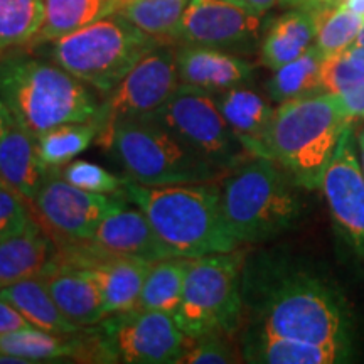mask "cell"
I'll use <instances>...</instances> for the list:
<instances>
[{
  "instance_id": "obj_1",
  "label": "cell",
  "mask_w": 364,
  "mask_h": 364,
  "mask_svg": "<svg viewBox=\"0 0 364 364\" xmlns=\"http://www.w3.org/2000/svg\"><path fill=\"white\" fill-rule=\"evenodd\" d=\"M241 295L248 329L354 348V317L344 292L300 258L282 252L245 257Z\"/></svg>"
},
{
  "instance_id": "obj_2",
  "label": "cell",
  "mask_w": 364,
  "mask_h": 364,
  "mask_svg": "<svg viewBox=\"0 0 364 364\" xmlns=\"http://www.w3.org/2000/svg\"><path fill=\"white\" fill-rule=\"evenodd\" d=\"M0 95L16 124L36 139L58 125L93 120L102 105L65 68L22 51L0 58Z\"/></svg>"
},
{
  "instance_id": "obj_3",
  "label": "cell",
  "mask_w": 364,
  "mask_h": 364,
  "mask_svg": "<svg viewBox=\"0 0 364 364\" xmlns=\"http://www.w3.org/2000/svg\"><path fill=\"white\" fill-rule=\"evenodd\" d=\"M351 122L326 91L280 103L263 136L262 157L279 164L302 189H318Z\"/></svg>"
},
{
  "instance_id": "obj_4",
  "label": "cell",
  "mask_w": 364,
  "mask_h": 364,
  "mask_svg": "<svg viewBox=\"0 0 364 364\" xmlns=\"http://www.w3.org/2000/svg\"><path fill=\"white\" fill-rule=\"evenodd\" d=\"M124 196L147 215L177 257L198 258L240 247L226 226L218 181L150 188L127 179Z\"/></svg>"
},
{
  "instance_id": "obj_5",
  "label": "cell",
  "mask_w": 364,
  "mask_h": 364,
  "mask_svg": "<svg viewBox=\"0 0 364 364\" xmlns=\"http://www.w3.org/2000/svg\"><path fill=\"white\" fill-rule=\"evenodd\" d=\"M221 208L240 245L265 243L297 225L304 203L292 177L267 157H252L221 179Z\"/></svg>"
},
{
  "instance_id": "obj_6",
  "label": "cell",
  "mask_w": 364,
  "mask_h": 364,
  "mask_svg": "<svg viewBox=\"0 0 364 364\" xmlns=\"http://www.w3.org/2000/svg\"><path fill=\"white\" fill-rule=\"evenodd\" d=\"M97 142L135 184L157 188L225 177L150 115L115 122L98 135Z\"/></svg>"
},
{
  "instance_id": "obj_7",
  "label": "cell",
  "mask_w": 364,
  "mask_h": 364,
  "mask_svg": "<svg viewBox=\"0 0 364 364\" xmlns=\"http://www.w3.org/2000/svg\"><path fill=\"white\" fill-rule=\"evenodd\" d=\"M46 44H51L49 53L56 65L98 93L107 95L145 54L164 43L144 33L122 14H113Z\"/></svg>"
},
{
  "instance_id": "obj_8",
  "label": "cell",
  "mask_w": 364,
  "mask_h": 364,
  "mask_svg": "<svg viewBox=\"0 0 364 364\" xmlns=\"http://www.w3.org/2000/svg\"><path fill=\"white\" fill-rule=\"evenodd\" d=\"M245 255L211 253L191 258L184 292L174 318L188 339L209 332L233 336L243 321L241 272Z\"/></svg>"
},
{
  "instance_id": "obj_9",
  "label": "cell",
  "mask_w": 364,
  "mask_h": 364,
  "mask_svg": "<svg viewBox=\"0 0 364 364\" xmlns=\"http://www.w3.org/2000/svg\"><path fill=\"white\" fill-rule=\"evenodd\" d=\"M85 331V363L179 364L188 346L174 316L161 311L132 309Z\"/></svg>"
},
{
  "instance_id": "obj_10",
  "label": "cell",
  "mask_w": 364,
  "mask_h": 364,
  "mask_svg": "<svg viewBox=\"0 0 364 364\" xmlns=\"http://www.w3.org/2000/svg\"><path fill=\"white\" fill-rule=\"evenodd\" d=\"M150 117L221 174L252 159V154L221 115L213 95L206 91L179 85L176 93Z\"/></svg>"
},
{
  "instance_id": "obj_11",
  "label": "cell",
  "mask_w": 364,
  "mask_h": 364,
  "mask_svg": "<svg viewBox=\"0 0 364 364\" xmlns=\"http://www.w3.org/2000/svg\"><path fill=\"white\" fill-rule=\"evenodd\" d=\"M176 49L172 44H159L132 68L129 75L105 95L95 120L100 134L125 118L156 113L179 88Z\"/></svg>"
},
{
  "instance_id": "obj_12",
  "label": "cell",
  "mask_w": 364,
  "mask_h": 364,
  "mask_svg": "<svg viewBox=\"0 0 364 364\" xmlns=\"http://www.w3.org/2000/svg\"><path fill=\"white\" fill-rule=\"evenodd\" d=\"M127 201L124 194H100L76 188L63 179L59 169H49L33 204L39 220L59 240L88 241L100 223L127 206Z\"/></svg>"
},
{
  "instance_id": "obj_13",
  "label": "cell",
  "mask_w": 364,
  "mask_h": 364,
  "mask_svg": "<svg viewBox=\"0 0 364 364\" xmlns=\"http://www.w3.org/2000/svg\"><path fill=\"white\" fill-rule=\"evenodd\" d=\"M56 258L63 263L88 268L93 273L103 292L107 317L136 307L152 267V262L112 253L91 240H65L58 245Z\"/></svg>"
},
{
  "instance_id": "obj_14",
  "label": "cell",
  "mask_w": 364,
  "mask_h": 364,
  "mask_svg": "<svg viewBox=\"0 0 364 364\" xmlns=\"http://www.w3.org/2000/svg\"><path fill=\"white\" fill-rule=\"evenodd\" d=\"M262 17L252 16L230 0H189L177 27L181 44L248 51L258 39Z\"/></svg>"
},
{
  "instance_id": "obj_15",
  "label": "cell",
  "mask_w": 364,
  "mask_h": 364,
  "mask_svg": "<svg viewBox=\"0 0 364 364\" xmlns=\"http://www.w3.org/2000/svg\"><path fill=\"white\" fill-rule=\"evenodd\" d=\"M321 189L336 225L364 263V176L351 125L327 166Z\"/></svg>"
},
{
  "instance_id": "obj_16",
  "label": "cell",
  "mask_w": 364,
  "mask_h": 364,
  "mask_svg": "<svg viewBox=\"0 0 364 364\" xmlns=\"http://www.w3.org/2000/svg\"><path fill=\"white\" fill-rule=\"evenodd\" d=\"M176 65L181 85L211 95L243 86L253 76V66L247 59L203 46H179Z\"/></svg>"
},
{
  "instance_id": "obj_17",
  "label": "cell",
  "mask_w": 364,
  "mask_h": 364,
  "mask_svg": "<svg viewBox=\"0 0 364 364\" xmlns=\"http://www.w3.org/2000/svg\"><path fill=\"white\" fill-rule=\"evenodd\" d=\"M91 241L112 253L152 263L177 257L159 236L156 228L140 208L124 206L112 213L100 223Z\"/></svg>"
},
{
  "instance_id": "obj_18",
  "label": "cell",
  "mask_w": 364,
  "mask_h": 364,
  "mask_svg": "<svg viewBox=\"0 0 364 364\" xmlns=\"http://www.w3.org/2000/svg\"><path fill=\"white\" fill-rule=\"evenodd\" d=\"M43 277L54 302L73 324L90 327L107 317L103 292L88 268L70 265L54 258Z\"/></svg>"
},
{
  "instance_id": "obj_19",
  "label": "cell",
  "mask_w": 364,
  "mask_h": 364,
  "mask_svg": "<svg viewBox=\"0 0 364 364\" xmlns=\"http://www.w3.org/2000/svg\"><path fill=\"white\" fill-rule=\"evenodd\" d=\"M243 361L253 364H344L351 363L354 348L314 344L247 329L241 344Z\"/></svg>"
},
{
  "instance_id": "obj_20",
  "label": "cell",
  "mask_w": 364,
  "mask_h": 364,
  "mask_svg": "<svg viewBox=\"0 0 364 364\" xmlns=\"http://www.w3.org/2000/svg\"><path fill=\"white\" fill-rule=\"evenodd\" d=\"M58 253L51 238L34 220L24 230L0 240V289L43 275Z\"/></svg>"
},
{
  "instance_id": "obj_21",
  "label": "cell",
  "mask_w": 364,
  "mask_h": 364,
  "mask_svg": "<svg viewBox=\"0 0 364 364\" xmlns=\"http://www.w3.org/2000/svg\"><path fill=\"white\" fill-rule=\"evenodd\" d=\"M48 172L34 135L14 124L0 136V184L33 201Z\"/></svg>"
},
{
  "instance_id": "obj_22",
  "label": "cell",
  "mask_w": 364,
  "mask_h": 364,
  "mask_svg": "<svg viewBox=\"0 0 364 364\" xmlns=\"http://www.w3.org/2000/svg\"><path fill=\"white\" fill-rule=\"evenodd\" d=\"M213 98L228 125L240 136L252 157H262L263 136L275 108L260 93L243 86L213 93Z\"/></svg>"
},
{
  "instance_id": "obj_23",
  "label": "cell",
  "mask_w": 364,
  "mask_h": 364,
  "mask_svg": "<svg viewBox=\"0 0 364 364\" xmlns=\"http://www.w3.org/2000/svg\"><path fill=\"white\" fill-rule=\"evenodd\" d=\"M0 297L12 304L36 329L63 336L76 334L83 329V327L73 324L61 312V309L54 302L43 275L31 277V279L4 287L0 289Z\"/></svg>"
},
{
  "instance_id": "obj_24",
  "label": "cell",
  "mask_w": 364,
  "mask_h": 364,
  "mask_svg": "<svg viewBox=\"0 0 364 364\" xmlns=\"http://www.w3.org/2000/svg\"><path fill=\"white\" fill-rule=\"evenodd\" d=\"M316 12L290 9L268 29L262 44V61L270 70L302 56L316 41Z\"/></svg>"
},
{
  "instance_id": "obj_25",
  "label": "cell",
  "mask_w": 364,
  "mask_h": 364,
  "mask_svg": "<svg viewBox=\"0 0 364 364\" xmlns=\"http://www.w3.org/2000/svg\"><path fill=\"white\" fill-rule=\"evenodd\" d=\"M120 0H46L44 22L31 46H43L118 14Z\"/></svg>"
},
{
  "instance_id": "obj_26",
  "label": "cell",
  "mask_w": 364,
  "mask_h": 364,
  "mask_svg": "<svg viewBox=\"0 0 364 364\" xmlns=\"http://www.w3.org/2000/svg\"><path fill=\"white\" fill-rule=\"evenodd\" d=\"M81 331L66 336L41 329L7 332L0 336V353L26 359L27 364L65 363L66 358L80 361L83 351Z\"/></svg>"
},
{
  "instance_id": "obj_27",
  "label": "cell",
  "mask_w": 364,
  "mask_h": 364,
  "mask_svg": "<svg viewBox=\"0 0 364 364\" xmlns=\"http://www.w3.org/2000/svg\"><path fill=\"white\" fill-rule=\"evenodd\" d=\"M321 88L339 100L351 120H364V63L351 49L324 58Z\"/></svg>"
},
{
  "instance_id": "obj_28",
  "label": "cell",
  "mask_w": 364,
  "mask_h": 364,
  "mask_svg": "<svg viewBox=\"0 0 364 364\" xmlns=\"http://www.w3.org/2000/svg\"><path fill=\"white\" fill-rule=\"evenodd\" d=\"M191 258L171 257L152 263L135 309L174 316L179 309Z\"/></svg>"
},
{
  "instance_id": "obj_29",
  "label": "cell",
  "mask_w": 364,
  "mask_h": 364,
  "mask_svg": "<svg viewBox=\"0 0 364 364\" xmlns=\"http://www.w3.org/2000/svg\"><path fill=\"white\" fill-rule=\"evenodd\" d=\"M324 58L316 44H312L302 56L280 66L273 71L267 85L268 97L280 105L321 93V68Z\"/></svg>"
},
{
  "instance_id": "obj_30",
  "label": "cell",
  "mask_w": 364,
  "mask_h": 364,
  "mask_svg": "<svg viewBox=\"0 0 364 364\" xmlns=\"http://www.w3.org/2000/svg\"><path fill=\"white\" fill-rule=\"evenodd\" d=\"M100 124L97 120L73 122L58 125L38 136L39 157L46 169H61L80 154H83L91 144L97 142Z\"/></svg>"
},
{
  "instance_id": "obj_31",
  "label": "cell",
  "mask_w": 364,
  "mask_h": 364,
  "mask_svg": "<svg viewBox=\"0 0 364 364\" xmlns=\"http://www.w3.org/2000/svg\"><path fill=\"white\" fill-rule=\"evenodd\" d=\"M188 4L189 0H132L118 14L144 33L172 44Z\"/></svg>"
},
{
  "instance_id": "obj_32",
  "label": "cell",
  "mask_w": 364,
  "mask_h": 364,
  "mask_svg": "<svg viewBox=\"0 0 364 364\" xmlns=\"http://www.w3.org/2000/svg\"><path fill=\"white\" fill-rule=\"evenodd\" d=\"M46 0H0V53L31 44L44 22Z\"/></svg>"
},
{
  "instance_id": "obj_33",
  "label": "cell",
  "mask_w": 364,
  "mask_h": 364,
  "mask_svg": "<svg viewBox=\"0 0 364 364\" xmlns=\"http://www.w3.org/2000/svg\"><path fill=\"white\" fill-rule=\"evenodd\" d=\"M316 22L317 33L314 44L324 56H331L354 46L364 24V17L341 4H336L316 12Z\"/></svg>"
},
{
  "instance_id": "obj_34",
  "label": "cell",
  "mask_w": 364,
  "mask_h": 364,
  "mask_svg": "<svg viewBox=\"0 0 364 364\" xmlns=\"http://www.w3.org/2000/svg\"><path fill=\"white\" fill-rule=\"evenodd\" d=\"M59 174L76 188L100 194H124L127 177L112 174L105 167L88 161H75L59 169Z\"/></svg>"
},
{
  "instance_id": "obj_35",
  "label": "cell",
  "mask_w": 364,
  "mask_h": 364,
  "mask_svg": "<svg viewBox=\"0 0 364 364\" xmlns=\"http://www.w3.org/2000/svg\"><path fill=\"white\" fill-rule=\"evenodd\" d=\"M230 336L223 332H209L199 338L188 339L186 351L179 364H230L236 363L233 346L228 343Z\"/></svg>"
},
{
  "instance_id": "obj_36",
  "label": "cell",
  "mask_w": 364,
  "mask_h": 364,
  "mask_svg": "<svg viewBox=\"0 0 364 364\" xmlns=\"http://www.w3.org/2000/svg\"><path fill=\"white\" fill-rule=\"evenodd\" d=\"M22 199L19 194L0 184V240L24 230L33 221V216Z\"/></svg>"
},
{
  "instance_id": "obj_37",
  "label": "cell",
  "mask_w": 364,
  "mask_h": 364,
  "mask_svg": "<svg viewBox=\"0 0 364 364\" xmlns=\"http://www.w3.org/2000/svg\"><path fill=\"white\" fill-rule=\"evenodd\" d=\"M26 329H36V327L12 304L0 297V336Z\"/></svg>"
},
{
  "instance_id": "obj_38",
  "label": "cell",
  "mask_w": 364,
  "mask_h": 364,
  "mask_svg": "<svg viewBox=\"0 0 364 364\" xmlns=\"http://www.w3.org/2000/svg\"><path fill=\"white\" fill-rule=\"evenodd\" d=\"M338 0H279L280 6L289 9H304V11L311 12H321L324 9H329L336 6Z\"/></svg>"
},
{
  "instance_id": "obj_39",
  "label": "cell",
  "mask_w": 364,
  "mask_h": 364,
  "mask_svg": "<svg viewBox=\"0 0 364 364\" xmlns=\"http://www.w3.org/2000/svg\"><path fill=\"white\" fill-rule=\"evenodd\" d=\"M230 2L241 7L248 14H252V16L262 17L263 14L270 11L275 4H279V0H230Z\"/></svg>"
},
{
  "instance_id": "obj_40",
  "label": "cell",
  "mask_w": 364,
  "mask_h": 364,
  "mask_svg": "<svg viewBox=\"0 0 364 364\" xmlns=\"http://www.w3.org/2000/svg\"><path fill=\"white\" fill-rule=\"evenodd\" d=\"M14 124H16V118H14L6 102H4L2 95H0V136L6 134Z\"/></svg>"
},
{
  "instance_id": "obj_41",
  "label": "cell",
  "mask_w": 364,
  "mask_h": 364,
  "mask_svg": "<svg viewBox=\"0 0 364 364\" xmlns=\"http://www.w3.org/2000/svg\"><path fill=\"white\" fill-rule=\"evenodd\" d=\"M336 4H341V6L348 7L349 11L359 14V16L364 17V0H338Z\"/></svg>"
},
{
  "instance_id": "obj_42",
  "label": "cell",
  "mask_w": 364,
  "mask_h": 364,
  "mask_svg": "<svg viewBox=\"0 0 364 364\" xmlns=\"http://www.w3.org/2000/svg\"><path fill=\"white\" fill-rule=\"evenodd\" d=\"M358 145H359V164H361V171H363V176H364V132L361 135H359Z\"/></svg>"
},
{
  "instance_id": "obj_43",
  "label": "cell",
  "mask_w": 364,
  "mask_h": 364,
  "mask_svg": "<svg viewBox=\"0 0 364 364\" xmlns=\"http://www.w3.org/2000/svg\"><path fill=\"white\" fill-rule=\"evenodd\" d=\"M349 49H351L354 56L359 58L364 63V48H359V46H353V48H349Z\"/></svg>"
},
{
  "instance_id": "obj_44",
  "label": "cell",
  "mask_w": 364,
  "mask_h": 364,
  "mask_svg": "<svg viewBox=\"0 0 364 364\" xmlns=\"http://www.w3.org/2000/svg\"><path fill=\"white\" fill-rule=\"evenodd\" d=\"M354 46H359V48H364V24L361 27V31H359V36L356 39V43H354ZM353 48V46H351Z\"/></svg>"
},
{
  "instance_id": "obj_45",
  "label": "cell",
  "mask_w": 364,
  "mask_h": 364,
  "mask_svg": "<svg viewBox=\"0 0 364 364\" xmlns=\"http://www.w3.org/2000/svg\"><path fill=\"white\" fill-rule=\"evenodd\" d=\"M120 2H122V7H124V6H127V4H129V2H132V0H120Z\"/></svg>"
}]
</instances>
